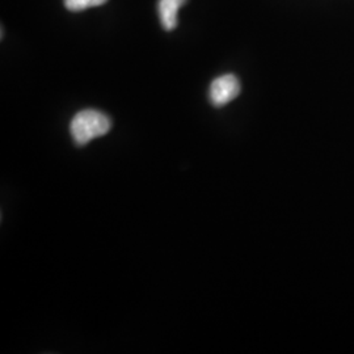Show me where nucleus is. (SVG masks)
<instances>
[{
  "instance_id": "obj_1",
  "label": "nucleus",
  "mask_w": 354,
  "mask_h": 354,
  "mask_svg": "<svg viewBox=\"0 0 354 354\" xmlns=\"http://www.w3.org/2000/svg\"><path fill=\"white\" fill-rule=\"evenodd\" d=\"M111 127L112 122L108 115L95 109H86L75 114L70 124V133L76 145L86 146L89 142L108 134Z\"/></svg>"
},
{
  "instance_id": "obj_2",
  "label": "nucleus",
  "mask_w": 354,
  "mask_h": 354,
  "mask_svg": "<svg viewBox=\"0 0 354 354\" xmlns=\"http://www.w3.org/2000/svg\"><path fill=\"white\" fill-rule=\"evenodd\" d=\"M241 93V83L238 77L232 74L219 76L213 80L209 96L214 106H223L230 102L235 100Z\"/></svg>"
},
{
  "instance_id": "obj_3",
  "label": "nucleus",
  "mask_w": 354,
  "mask_h": 354,
  "mask_svg": "<svg viewBox=\"0 0 354 354\" xmlns=\"http://www.w3.org/2000/svg\"><path fill=\"white\" fill-rule=\"evenodd\" d=\"M187 0H160L159 1V15L162 26L165 30H174L177 26V13L181 6Z\"/></svg>"
},
{
  "instance_id": "obj_4",
  "label": "nucleus",
  "mask_w": 354,
  "mask_h": 354,
  "mask_svg": "<svg viewBox=\"0 0 354 354\" xmlns=\"http://www.w3.org/2000/svg\"><path fill=\"white\" fill-rule=\"evenodd\" d=\"M104 3H106V0H64V6L73 12L84 11L91 7L102 6Z\"/></svg>"
}]
</instances>
